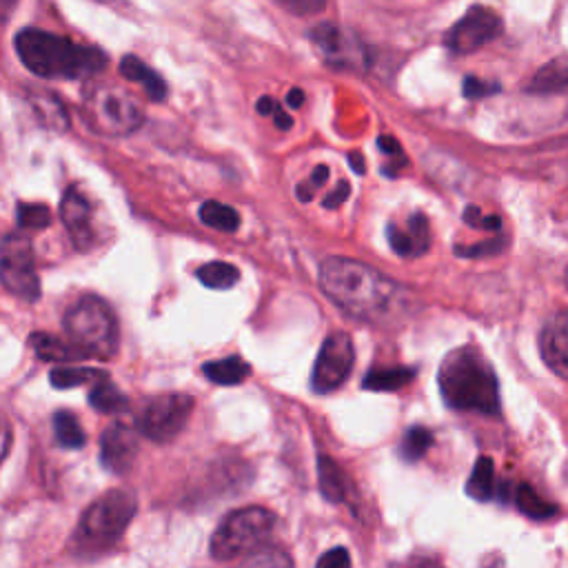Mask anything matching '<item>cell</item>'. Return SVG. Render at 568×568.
Masks as SVG:
<instances>
[{
	"label": "cell",
	"instance_id": "1",
	"mask_svg": "<svg viewBox=\"0 0 568 568\" xmlns=\"http://www.w3.org/2000/svg\"><path fill=\"white\" fill-rule=\"evenodd\" d=\"M317 280L322 293L335 306L364 322L388 320L404 304L397 282L351 257H326L320 264Z\"/></svg>",
	"mask_w": 568,
	"mask_h": 568
},
{
	"label": "cell",
	"instance_id": "2",
	"mask_svg": "<svg viewBox=\"0 0 568 568\" xmlns=\"http://www.w3.org/2000/svg\"><path fill=\"white\" fill-rule=\"evenodd\" d=\"M13 47L31 73L49 80H80L106 67V53L102 49L36 27L18 31Z\"/></svg>",
	"mask_w": 568,
	"mask_h": 568
},
{
	"label": "cell",
	"instance_id": "3",
	"mask_svg": "<svg viewBox=\"0 0 568 568\" xmlns=\"http://www.w3.org/2000/svg\"><path fill=\"white\" fill-rule=\"evenodd\" d=\"M437 384L442 399L453 410H473L481 415L499 413L497 375L475 346L450 351L439 364Z\"/></svg>",
	"mask_w": 568,
	"mask_h": 568
},
{
	"label": "cell",
	"instance_id": "4",
	"mask_svg": "<svg viewBox=\"0 0 568 568\" xmlns=\"http://www.w3.org/2000/svg\"><path fill=\"white\" fill-rule=\"evenodd\" d=\"M135 508H138V501L133 493L126 488H111L102 493L82 513L69 539L71 552L80 557H89V555L109 550L129 528L135 515Z\"/></svg>",
	"mask_w": 568,
	"mask_h": 568
},
{
	"label": "cell",
	"instance_id": "5",
	"mask_svg": "<svg viewBox=\"0 0 568 568\" xmlns=\"http://www.w3.org/2000/svg\"><path fill=\"white\" fill-rule=\"evenodd\" d=\"M64 333L69 342L84 355V357H113L120 342V328L118 317L113 308L95 297H82L78 300L67 313H64Z\"/></svg>",
	"mask_w": 568,
	"mask_h": 568
},
{
	"label": "cell",
	"instance_id": "6",
	"mask_svg": "<svg viewBox=\"0 0 568 568\" xmlns=\"http://www.w3.org/2000/svg\"><path fill=\"white\" fill-rule=\"evenodd\" d=\"M275 528V515L262 506H246L229 513L209 541V552L217 561L248 557L260 550Z\"/></svg>",
	"mask_w": 568,
	"mask_h": 568
},
{
	"label": "cell",
	"instance_id": "7",
	"mask_svg": "<svg viewBox=\"0 0 568 568\" xmlns=\"http://www.w3.org/2000/svg\"><path fill=\"white\" fill-rule=\"evenodd\" d=\"M84 120L100 135H131L144 122L138 100L118 87H95L84 98Z\"/></svg>",
	"mask_w": 568,
	"mask_h": 568
},
{
	"label": "cell",
	"instance_id": "8",
	"mask_svg": "<svg viewBox=\"0 0 568 568\" xmlns=\"http://www.w3.org/2000/svg\"><path fill=\"white\" fill-rule=\"evenodd\" d=\"M22 231V229H20ZM11 231L4 233L0 246V280L9 293L27 302L40 297V277L33 266V248L29 235Z\"/></svg>",
	"mask_w": 568,
	"mask_h": 568
},
{
	"label": "cell",
	"instance_id": "9",
	"mask_svg": "<svg viewBox=\"0 0 568 568\" xmlns=\"http://www.w3.org/2000/svg\"><path fill=\"white\" fill-rule=\"evenodd\" d=\"M193 406L195 402L186 393L158 395L138 415V430L155 444H169L184 430Z\"/></svg>",
	"mask_w": 568,
	"mask_h": 568
},
{
	"label": "cell",
	"instance_id": "10",
	"mask_svg": "<svg viewBox=\"0 0 568 568\" xmlns=\"http://www.w3.org/2000/svg\"><path fill=\"white\" fill-rule=\"evenodd\" d=\"M355 364V348L348 333H331L315 357L311 371V388L315 393L337 390L351 375Z\"/></svg>",
	"mask_w": 568,
	"mask_h": 568
},
{
	"label": "cell",
	"instance_id": "11",
	"mask_svg": "<svg viewBox=\"0 0 568 568\" xmlns=\"http://www.w3.org/2000/svg\"><path fill=\"white\" fill-rule=\"evenodd\" d=\"M504 29L501 18L481 4H473L444 36V44L448 51L457 55L475 53L477 49L493 42Z\"/></svg>",
	"mask_w": 568,
	"mask_h": 568
},
{
	"label": "cell",
	"instance_id": "12",
	"mask_svg": "<svg viewBox=\"0 0 568 568\" xmlns=\"http://www.w3.org/2000/svg\"><path fill=\"white\" fill-rule=\"evenodd\" d=\"M311 42L322 58L339 69H355L364 60V51L355 36L335 22H320L311 29Z\"/></svg>",
	"mask_w": 568,
	"mask_h": 568
},
{
	"label": "cell",
	"instance_id": "13",
	"mask_svg": "<svg viewBox=\"0 0 568 568\" xmlns=\"http://www.w3.org/2000/svg\"><path fill=\"white\" fill-rule=\"evenodd\" d=\"M138 433L124 422L109 424L100 435V462L113 475H124L138 455Z\"/></svg>",
	"mask_w": 568,
	"mask_h": 568
},
{
	"label": "cell",
	"instance_id": "14",
	"mask_svg": "<svg viewBox=\"0 0 568 568\" xmlns=\"http://www.w3.org/2000/svg\"><path fill=\"white\" fill-rule=\"evenodd\" d=\"M60 220L78 251H89L93 246L95 231L91 226V206L75 186H69L60 200Z\"/></svg>",
	"mask_w": 568,
	"mask_h": 568
},
{
	"label": "cell",
	"instance_id": "15",
	"mask_svg": "<svg viewBox=\"0 0 568 568\" xmlns=\"http://www.w3.org/2000/svg\"><path fill=\"white\" fill-rule=\"evenodd\" d=\"M539 353L555 375L568 377V308L555 313L544 324L539 333Z\"/></svg>",
	"mask_w": 568,
	"mask_h": 568
},
{
	"label": "cell",
	"instance_id": "16",
	"mask_svg": "<svg viewBox=\"0 0 568 568\" xmlns=\"http://www.w3.org/2000/svg\"><path fill=\"white\" fill-rule=\"evenodd\" d=\"M386 235L390 248L402 257H417L430 246L428 220L422 213H413L404 229H399L397 224H388Z\"/></svg>",
	"mask_w": 568,
	"mask_h": 568
},
{
	"label": "cell",
	"instance_id": "17",
	"mask_svg": "<svg viewBox=\"0 0 568 568\" xmlns=\"http://www.w3.org/2000/svg\"><path fill=\"white\" fill-rule=\"evenodd\" d=\"M317 486L326 501L331 504H348L353 497V486L344 468L328 455L317 457Z\"/></svg>",
	"mask_w": 568,
	"mask_h": 568
},
{
	"label": "cell",
	"instance_id": "18",
	"mask_svg": "<svg viewBox=\"0 0 568 568\" xmlns=\"http://www.w3.org/2000/svg\"><path fill=\"white\" fill-rule=\"evenodd\" d=\"M120 73L129 82L142 87V91L146 93L149 100L162 102L166 98V82H164V78L158 71H153L144 60H140L138 55H124L120 60Z\"/></svg>",
	"mask_w": 568,
	"mask_h": 568
},
{
	"label": "cell",
	"instance_id": "19",
	"mask_svg": "<svg viewBox=\"0 0 568 568\" xmlns=\"http://www.w3.org/2000/svg\"><path fill=\"white\" fill-rule=\"evenodd\" d=\"M202 373L206 375L209 382L220 384V386H235L240 382H244L251 375V366L237 357V355H229L222 359H213L206 362L202 366Z\"/></svg>",
	"mask_w": 568,
	"mask_h": 568
},
{
	"label": "cell",
	"instance_id": "20",
	"mask_svg": "<svg viewBox=\"0 0 568 568\" xmlns=\"http://www.w3.org/2000/svg\"><path fill=\"white\" fill-rule=\"evenodd\" d=\"M415 368L410 366H384V368H371L364 379L362 386L366 390H375V393H388V390H399L402 386H406L408 382H413L415 377Z\"/></svg>",
	"mask_w": 568,
	"mask_h": 568
},
{
	"label": "cell",
	"instance_id": "21",
	"mask_svg": "<svg viewBox=\"0 0 568 568\" xmlns=\"http://www.w3.org/2000/svg\"><path fill=\"white\" fill-rule=\"evenodd\" d=\"M29 344L36 351V355L47 362H69L75 357H84L71 342L67 344L60 337L49 335V333H31Z\"/></svg>",
	"mask_w": 568,
	"mask_h": 568
},
{
	"label": "cell",
	"instance_id": "22",
	"mask_svg": "<svg viewBox=\"0 0 568 568\" xmlns=\"http://www.w3.org/2000/svg\"><path fill=\"white\" fill-rule=\"evenodd\" d=\"M568 89V58H555L546 67H541L530 84L528 91L535 93H552V91H564Z\"/></svg>",
	"mask_w": 568,
	"mask_h": 568
},
{
	"label": "cell",
	"instance_id": "23",
	"mask_svg": "<svg viewBox=\"0 0 568 568\" xmlns=\"http://www.w3.org/2000/svg\"><path fill=\"white\" fill-rule=\"evenodd\" d=\"M89 404L98 413H120L129 406V399L120 393V388L111 382V377L104 375L93 382L89 390Z\"/></svg>",
	"mask_w": 568,
	"mask_h": 568
},
{
	"label": "cell",
	"instance_id": "24",
	"mask_svg": "<svg viewBox=\"0 0 568 568\" xmlns=\"http://www.w3.org/2000/svg\"><path fill=\"white\" fill-rule=\"evenodd\" d=\"M466 493L477 501H488L495 497L497 484H495V468L490 457H477L466 484Z\"/></svg>",
	"mask_w": 568,
	"mask_h": 568
},
{
	"label": "cell",
	"instance_id": "25",
	"mask_svg": "<svg viewBox=\"0 0 568 568\" xmlns=\"http://www.w3.org/2000/svg\"><path fill=\"white\" fill-rule=\"evenodd\" d=\"M200 220L211 226V229H217L222 233H235L240 229V213L224 204V202H217V200H209L200 206Z\"/></svg>",
	"mask_w": 568,
	"mask_h": 568
},
{
	"label": "cell",
	"instance_id": "26",
	"mask_svg": "<svg viewBox=\"0 0 568 568\" xmlns=\"http://www.w3.org/2000/svg\"><path fill=\"white\" fill-rule=\"evenodd\" d=\"M195 277L206 286V288H215V291H224L231 288L233 284H237L240 280V271L237 266H233L231 262H206L195 271Z\"/></svg>",
	"mask_w": 568,
	"mask_h": 568
},
{
	"label": "cell",
	"instance_id": "27",
	"mask_svg": "<svg viewBox=\"0 0 568 568\" xmlns=\"http://www.w3.org/2000/svg\"><path fill=\"white\" fill-rule=\"evenodd\" d=\"M53 433H55V442L62 448H82L87 444V435L78 417L69 410H58L53 415Z\"/></svg>",
	"mask_w": 568,
	"mask_h": 568
},
{
	"label": "cell",
	"instance_id": "28",
	"mask_svg": "<svg viewBox=\"0 0 568 568\" xmlns=\"http://www.w3.org/2000/svg\"><path fill=\"white\" fill-rule=\"evenodd\" d=\"M513 499H515V506L532 519H546V517H552L557 513V508L552 504L544 501L528 484H519L513 493Z\"/></svg>",
	"mask_w": 568,
	"mask_h": 568
},
{
	"label": "cell",
	"instance_id": "29",
	"mask_svg": "<svg viewBox=\"0 0 568 568\" xmlns=\"http://www.w3.org/2000/svg\"><path fill=\"white\" fill-rule=\"evenodd\" d=\"M433 433L428 430V428H424V426H410L406 433H404V437H402V444H399V455H402V459H406V462H417V459H422L426 453H428V448L433 446Z\"/></svg>",
	"mask_w": 568,
	"mask_h": 568
},
{
	"label": "cell",
	"instance_id": "30",
	"mask_svg": "<svg viewBox=\"0 0 568 568\" xmlns=\"http://www.w3.org/2000/svg\"><path fill=\"white\" fill-rule=\"evenodd\" d=\"M29 100H31L33 111L44 122V126H51V129H64L67 126V113H64V109H62V104L55 95L36 93Z\"/></svg>",
	"mask_w": 568,
	"mask_h": 568
},
{
	"label": "cell",
	"instance_id": "31",
	"mask_svg": "<svg viewBox=\"0 0 568 568\" xmlns=\"http://www.w3.org/2000/svg\"><path fill=\"white\" fill-rule=\"evenodd\" d=\"M16 222L22 231H40L51 224V211L40 202H20L16 206Z\"/></svg>",
	"mask_w": 568,
	"mask_h": 568
},
{
	"label": "cell",
	"instance_id": "32",
	"mask_svg": "<svg viewBox=\"0 0 568 568\" xmlns=\"http://www.w3.org/2000/svg\"><path fill=\"white\" fill-rule=\"evenodd\" d=\"M106 373L104 371H95V368H73V366H60V368H53L51 375H49V382L55 386V388H73V386H80V384H87V382H95L100 377H104Z\"/></svg>",
	"mask_w": 568,
	"mask_h": 568
},
{
	"label": "cell",
	"instance_id": "33",
	"mask_svg": "<svg viewBox=\"0 0 568 568\" xmlns=\"http://www.w3.org/2000/svg\"><path fill=\"white\" fill-rule=\"evenodd\" d=\"M328 173H331V171H328V166H326V164H317V166L311 171L308 180H304V182H300V184L295 186V195H297V200H302V202L313 200L315 191L326 182Z\"/></svg>",
	"mask_w": 568,
	"mask_h": 568
},
{
	"label": "cell",
	"instance_id": "34",
	"mask_svg": "<svg viewBox=\"0 0 568 568\" xmlns=\"http://www.w3.org/2000/svg\"><path fill=\"white\" fill-rule=\"evenodd\" d=\"M244 561L253 564V566H262V564H266V566H291L293 564L291 557L284 550H275V548H268V550L260 548L253 555H248Z\"/></svg>",
	"mask_w": 568,
	"mask_h": 568
},
{
	"label": "cell",
	"instance_id": "35",
	"mask_svg": "<svg viewBox=\"0 0 568 568\" xmlns=\"http://www.w3.org/2000/svg\"><path fill=\"white\" fill-rule=\"evenodd\" d=\"M273 2L293 16H313L326 7V0H273Z\"/></svg>",
	"mask_w": 568,
	"mask_h": 568
},
{
	"label": "cell",
	"instance_id": "36",
	"mask_svg": "<svg viewBox=\"0 0 568 568\" xmlns=\"http://www.w3.org/2000/svg\"><path fill=\"white\" fill-rule=\"evenodd\" d=\"M464 220H466V224H470L475 229H484V231H499L501 229V220L497 215H481V211L477 206H466Z\"/></svg>",
	"mask_w": 568,
	"mask_h": 568
},
{
	"label": "cell",
	"instance_id": "37",
	"mask_svg": "<svg viewBox=\"0 0 568 568\" xmlns=\"http://www.w3.org/2000/svg\"><path fill=\"white\" fill-rule=\"evenodd\" d=\"M462 91H464V95H466V98L477 100V98H484V95H490V93L499 91V84H497V82H486V80H479V78L468 75V78L464 80Z\"/></svg>",
	"mask_w": 568,
	"mask_h": 568
},
{
	"label": "cell",
	"instance_id": "38",
	"mask_svg": "<svg viewBox=\"0 0 568 568\" xmlns=\"http://www.w3.org/2000/svg\"><path fill=\"white\" fill-rule=\"evenodd\" d=\"M377 146H379V151H384V153L390 158V162H393V175H397V171L406 164V158H404L402 146L397 144V140L390 138V135H379V138H377Z\"/></svg>",
	"mask_w": 568,
	"mask_h": 568
},
{
	"label": "cell",
	"instance_id": "39",
	"mask_svg": "<svg viewBox=\"0 0 568 568\" xmlns=\"http://www.w3.org/2000/svg\"><path fill=\"white\" fill-rule=\"evenodd\" d=\"M348 193H351V184H348L346 180H342V182L322 200V206H324V209H337V206H342V204L346 202Z\"/></svg>",
	"mask_w": 568,
	"mask_h": 568
},
{
	"label": "cell",
	"instance_id": "40",
	"mask_svg": "<svg viewBox=\"0 0 568 568\" xmlns=\"http://www.w3.org/2000/svg\"><path fill=\"white\" fill-rule=\"evenodd\" d=\"M501 244H504V242H499V240H490V242H481V244H475V246H468V248L457 246V255H464V257H479V255L497 253Z\"/></svg>",
	"mask_w": 568,
	"mask_h": 568
},
{
	"label": "cell",
	"instance_id": "41",
	"mask_svg": "<svg viewBox=\"0 0 568 568\" xmlns=\"http://www.w3.org/2000/svg\"><path fill=\"white\" fill-rule=\"evenodd\" d=\"M348 564H351V557L344 548H331L317 559V566H348Z\"/></svg>",
	"mask_w": 568,
	"mask_h": 568
},
{
	"label": "cell",
	"instance_id": "42",
	"mask_svg": "<svg viewBox=\"0 0 568 568\" xmlns=\"http://www.w3.org/2000/svg\"><path fill=\"white\" fill-rule=\"evenodd\" d=\"M255 109H257L260 115H273V111L277 109V100L271 98V95H262V98L257 100Z\"/></svg>",
	"mask_w": 568,
	"mask_h": 568
},
{
	"label": "cell",
	"instance_id": "43",
	"mask_svg": "<svg viewBox=\"0 0 568 568\" xmlns=\"http://www.w3.org/2000/svg\"><path fill=\"white\" fill-rule=\"evenodd\" d=\"M273 122H275V126H277V129H284V131H286V129H291V124H293L291 115H288V113L284 111V106H280V104H277V109L273 111Z\"/></svg>",
	"mask_w": 568,
	"mask_h": 568
},
{
	"label": "cell",
	"instance_id": "44",
	"mask_svg": "<svg viewBox=\"0 0 568 568\" xmlns=\"http://www.w3.org/2000/svg\"><path fill=\"white\" fill-rule=\"evenodd\" d=\"M302 102H304V91H302V89H291V91L286 93V104H288L291 109H300Z\"/></svg>",
	"mask_w": 568,
	"mask_h": 568
},
{
	"label": "cell",
	"instance_id": "45",
	"mask_svg": "<svg viewBox=\"0 0 568 568\" xmlns=\"http://www.w3.org/2000/svg\"><path fill=\"white\" fill-rule=\"evenodd\" d=\"M348 162H351V169H353V171H357V175H364L366 166H364V162H362V155H359V153H348Z\"/></svg>",
	"mask_w": 568,
	"mask_h": 568
},
{
	"label": "cell",
	"instance_id": "46",
	"mask_svg": "<svg viewBox=\"0 0 568 568\" xmlns=\"http://www.w3.org/2000/svg\"><path fill=\"white\" fill-rule=\"evenodd\" d=\"M566 284H568V271H566Z\"/></svg>",
	"mask_w": 568,
	"mask_h": 568
}]
</instances>
